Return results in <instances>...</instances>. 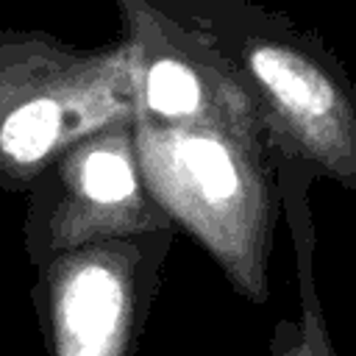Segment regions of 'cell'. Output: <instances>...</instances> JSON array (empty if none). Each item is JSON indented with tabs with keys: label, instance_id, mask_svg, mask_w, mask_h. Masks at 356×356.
<instances>
[{
	"label": "cell",
	"instance_id": "obj_6",
	"mask_svg": "<svg viewBox=\"0 0 356 356\" xmlns=\"http://www.w3.org/2000/svg\"><path fill=\"white\" fill-rule=\"evenodd\" d=\"M125 19L139 114L159 122L264 125L234 72L178 31L153 0H114ZM267 128V125H264Z\"/></svg>",
	"mask_w": 356,
	"mask_h": 356
},
{
	"label": "cell",
	"instance_id": "obj_1",
	"mask_svg": "<svg viewBox=\"0 0 356 356\" xmlns=\"http://www.w3.org/2000/svg\"><path fill=\"white\" fill-rule=\"evenodd\" d=\"M259 106L273 150L356 189V83L331 47L256 0H153Z\"/></svg>",
	"mask_w": 356,
	"mask_h": 356
},
{
	"label": "cell",
	"instance_id": "obj_2",
	"mask_svg": "<svg viewBox=\"0 0 356 356\" xmlns=\"http://www.w3.org/2000/svg\"><path fill=\"white\" fill-rule=\"evenodd\" d=\"M142 181L175 228L189 231L250 303H264L278 222L273 145L264 125L159 122L134 111Z\"/></svg>",
	"mask_w": 356,
	"mask_h": 356
},
{
	"label": "cell",
	"instance_id": "obj_3",
	"mask_svg": "<svg viewBox=\"0 0 356 356\" xmlns=\"http://www.w3.org/2000/svg\"><path fill=\"white\" fill-rule=\"evenodd\" d=\"M134 108L125 42L86 50L42 31H0V189L28 192L70 145Z\"/></svg>",
	"mask_w": 356,
	"mask_h": 356
},
{
	"label": "cell",
	"instance_id": "obj_5",
	"mask_svg": "<svg viewBox=\"0 0 356 356\" xmlns=\"http://www.w3.org/2000/svg\"><path fill=\"white\" fill-rule=\"evenodd\" d=\"M170 228L139 172L134 117L78 139L28 186L22 236L33 267L92 242Z\"/></svg>",
	"mask_w": 356,
	"mask_h": 356
},
{
	"label": "cell",
	"instance_id": "obj_4",
	"mask_svg": "<svg viewBox=\"0 0 356 356\" xmlns=\"http://www.w3.org/2000/svg\"><path fill=\"white\" fill-rule=\"evenodd\" d=\"M175 228L92 242L36 267L31 300L47 356H134Z\"/></svg>",
	"mask_w": 356,
	"mask_h": 356
},
{
	"label": "cell",
	"instance_id": "obj_7",
	"mask_svg": "<svg viewBox=\"0 0 356 356\" xmlns=\"http://www.w3.org/2000/svg\"><path fill=\"white\" fill-rule=\"evenodd\" d=\"M273 175L275 192L281 203V214L289 225V236L298 259V284H300V320H278L270 342V356H339L328 323L323 314V303L314 286V225L309 214V186L317 175L312 164L298 156H286L273 150Z\"/></svg>",
	"mask_w": 356,
	"mask_h": 356
}]
</instances>
